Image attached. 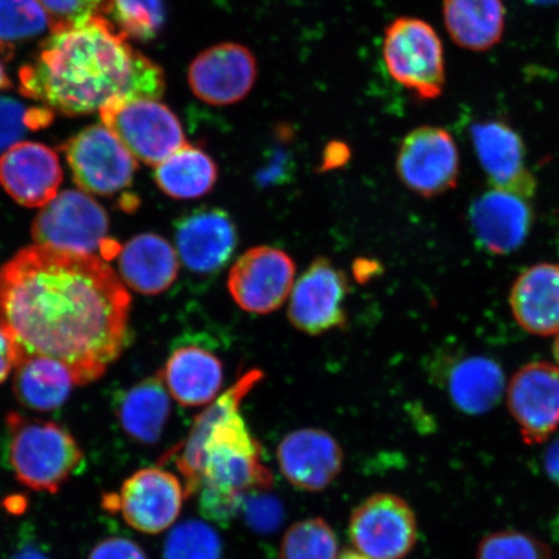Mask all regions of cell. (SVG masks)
<instances>
[{
	"mask_svg": "<svg viewBox=\"0 0 559 559\" xmlns=\"http://www.w3.org/2000/svg\"><path fill=\"white\" fill-rule=\"evenodd\" d=\"M131 297L95 255L34 247L0 269V328L16 362L44 356L62 362L76 384L95 382L128 344Z\"/></svg>",
	"mask_w": 559,
	"mask_h": 559,
	"instance_id": "obj_1",
	"label": "cell"
},
{
	"mask_svg": "<svg viewBox=\"0 0 559 559\" xmlns=\"http://www.w3.org/2000/svg\"><path fill=\"white\" fill-rule=\"evenodd\" d=\"M19 80L26 97L67 116L93 114L114 100H158L166 88L163 68L104 16L52 33Z\"/></svg>",
	"mask_w": 559,
	"mask_h": 559,
	"instance_id": "obj_2",
	"label": "cell"
},
{
	"mask_svg": "<svg viewBox=\"0 0 559 559\" xmlns=\"http://www.w3.org/2000/svg\"><path fill=\"white\" fill-rule=\"evenodd\" d=\"M262 379L261 370H249L209 404L194 419L185 442L167 454L177 464L188 496L199 493L205 519L227 523L235 519L245 498L274 481L263 464L262 447L240 414L245 396Z\"/></svg>",
	"mask_w": 559,
	"mask_h": 559,
	"instance_id": "obj_3",
	"label": "cell"
},
{
	"mask_svg": "<svg viewBox=\"0 0 559 559\" xmlns=\"http://www.w3.org/2000/svg\"><path fill=\"white\" fill-rule=\"evenodd\" d=\"M5 426L7 459L19 484L58 493L82 469L85 454L64 426L16 412L7 416Z\"/></svg>",
	"mask_w": 559,
	"mask_h": 559,
	"instance_id": "obj_4",
	"label": "cell"
},
{
	"mask_svg": "<svg viewBox=\"0 0 559 559\" xmlns=\"http://www.w3.org/2000/svg\"><path fill=\"white\" fill-rule=\"evenodd\" d=\"M382 52L391 79L418 99L435 100L443 94L444 48L429 23L408 16L394 20L384 31Z\"/></svg>",
	"mask_w": 559,
	"mask_h": 559,
	"instance_id": "obj_5",
	"label": "cell"
},
{
	"mask_svg": "<svg viewBox=\"0 0 559 559\" xmlns=\"http://www.w3.org/2000/svg\"><path fill=\"white\" fill-rule=\"evenodd\" d=\"M109 219L99 202L85 192L64 191L40 209L32 235L40 247L69 253L105 257L118 253L117 242L108 239Z\"/></svg>",
	"mask_w": 559,
	"mask_h": 559,
	"instance_id": "obj_6",
	"label": "cell"
},
{
	"mask_svg": "<svg viewBox=\"0 0 559 559\" xmlns=\"http://www.w3.org/2000/svg\"><path fill=\"white\" fill-rule=\"evenodd\" d=\"M99 111L105 128L140 163L157 166L187 144L179 118L158 100H114Z\"/></svg>",
	"mask_w": 559,
	"mask_h": 559,
	"instance_id": "obj_7",
	"label": "cell"
},
{
	"mask_svg": "<svg viewBox=\"0 0 559 559\" xmlns=\"http://www.w3.org/2000/svg\"><path fill=\"white\" fill-rule=\"evenodd\" d=\"M187 498L177 475L163 467H146L126 479L120 491L104 495L103 507L120 513L139 533L156 535L173 526Z\"/></svg>",
	"mask_w": 559,
	"mask_h": 559,
	"instance_id": "obj_8",
	"label": "cell"
},
{
	"mask_svg": "<svg viewBox=\"0 0 559 559\" xmlns=\"http://www.w3.org/2000/svg\"><path fill=\"white\" fill-rule=\"evenodd\" d=\"M348 536L370 559H404L417 543L416 514L400 496L374 493L354 509Z\"/></svg>",
	"mask_w": 559,
	"mask_h": 559,
	"instance_id": "obj_9",
	"label": "cell"
},
{
	"mask_svg": "<svg viewBox=\"0 0 559 559\" xmlns=\"http://www.w3.org/2000/svg\"><path fill=\"white\" fill-rule=\"evenodd\" d=\"M68 165L82 191L114 195L131 186L138 170L134 156L104 124L88 126L64 144Z\"/></svg>",
	"mask_w": 559,
	"mask_h": 559,
	"instance_id": "obj_10",
	"label": "cell"
},
{
	"mask_svg": "<svg viewBox=\"0 0 559 559\" xmlns=\"http://www.w3.org/2000/svg\"><path fill=\"white\" fill-rule=\"evenodd\" d=\"M402 183L421 198H436L457 185L460 153L451 132L419 126L404 138L396 156Z\"/></svg>",
	"mask_w": 559,
	"mask_h": 559,
	"instance_id": "obj_11",
	"label": "cell"
},
{
	"mask_svg": "<svg viewBox=\"0 0 559 559\" xmlns=\"http://www.w3.org/2000/svg\"><path fill=\"white\" fill-rule=\"evenodd\" d=\"M296 263L285 251L257 247L245 251L228 276V290L241 310L265 314L280 309L295 286Z\"/></svg>",
	"mask_w": 559,
	"mask_h": 559,
	"instance_id": "obj_12",
	"label": "cell"
},
{
	"mask_svg": "<svg viewBox=\"0 0 559 559\" xmlns=\"http://www.w3.org/2000/svg\"><path fill=\"white\" fill-rule=\"evenodd\" d=\"M348 278L326 258H318L293 286L288 317L298 331L319 335L347 323Z\"/></svg>",
	"mask_w": 559,
	"mask_h": 559,
	"instance_id": "obj_13",
	"label": "cell"
},
{
	"mask_svg": "<svg viewBox=\"0 0 559 559\" xmlns=\"http://www.w3.org/2000/svg\"><path fill=\"white\" fill-rule=\"evenodd\" d=\"M510 415L520 426L524 443L547 442L559 428V368L536 361L522 367L508 390Z\"/></svg>",
	"mask_w": 559,
	"mask_h": 559,
	"instance_id": "obj_14",
	"label": "cell"
},
{
	"mask_svg": "<svg viewBox=\"0 0 559 559\" xmlns=\"http://www.w3.org/2000/svg\"><path fill=\"white\" fill-rule=\"evenodd\" d=\"M257 75L253 52L233 41L207 48L188 68V83L194 96L215 107L245 99L254 87Z\"/></svg>",
	"mask_w": 559,
	"mask_h": 559,
	"instance_id": "obj_15",
	"label": "cell"
},
{
	"mask_svg": "<svg viewBox=\"0 0 559 559\" xmlns=\"http://www.w3.org/2000/svg\"><path fill=\"white\" fill-rule=\"evenodd\" d=\"M178 257L192 274H218L233 258L239 236L226 210L199 207L180 216L175 225Z\"/></svg>",
	"mask_w": 559,
	"mask_h": 559,
	"instance_id": "obj_16",
	"label": "cell"
},
{
	"mask_svg": "<svg viewBox=\"0 0 559 559\" xmlns=\"http://www.w3.org/2000/svg\"><path fill=\"white\" fill-rule=\"evenodd\" d=\"M277 463L286 480L306 492L330 487L344 467V451L324 430L300 429L286 436L277 447Z\"/></svg>",
	"mask_w": 559,
	"mask_h": 559,
	"instance_id": "obj_17",
	"label": "cell"
},
{
	"mask_svg": "<svg viewBox=\"0 0 559 559\" xmlns=\"http://www.w3.org/2000/svg\"><path fill=\"white\" fill-rule=\"evenodd\" d=\"M471 138L477 158L493 188L531 198L536 180L526 164V148L519 132L501 121L474 123Z\"/></svg>",
	"mask_w": 559,
	"mask_h": 559,
	"instance_id": "obj_18",
	"label": "cell"
},
{
	"mask_svg": "<svg viewBox=\"0 0 559 559\" xmlns=\"http://www.w3.org/2000/svg\"><path fill=\"white\" fill-rule=\"evenodd\" d=\"M62 169L55 151L39 143H17L0 157V186L19 205L44 207L58 195Z\"/></svg>",
	"mask_w": 559,
	"mask_h": 559,
	"instance_id": "obj_19",
	"label": "cell"
},
{
	"mask_svg": "<svg viewBox=\"0 0 559 559\" xmlns=\"http://www.w3.org/2000/svg\"><path fill=\"white\" fill-rule=\"evenodd\" d=\"M469 218L481 247L493 254L507 255L526 241L534 215L528 199L493 188L473 202Z\"/></svg>",
	"mask_w": 559,
	"mask_h": 559,
	"instance_id": "obj_20",
	"label": "cell"
},
{
	"mask_svg": "<svg viewBox=\"0 0 559 559\" xmlns=\"http://www.w3.org/2000/svg\"><path fill=\"white\" fill-rule=\"evenodd\" d=\"M159 374L174 400L190 408L213 403L225 381L218 356L193 344L174 349Z\"/></svg>",
	"mask_w": 559,
	"mask_h": 559,
	"instance_id": "obj_21",
	"label": "cell"
},
{
	"mask_svg": "<svg viewBox=\"0 0 559 559\" xmlns=\"http://www.w3.org/2000/svg\"><path fill=\"white\" fill-rule=\"evenodd\" d=\"M510 309L524 331L559 334V264L540 263L522 272L509 297Z\"/></svg>",
	"mask_w": 559,
	"mask_h": 559,
	"instance_id": "obj_22",
	"label": "cell"
},
{
	"mask_svg": "<svg viewBox=\"0 0 559 559\" xmlns=\"http://www.w3.org/2000/svg\"><path fill=\"white\" fill-rule=\"evenodd\" d=\"M122 282L140 295L156 296L178 277L179 257L169 241L155 234L130 240L120 251Z\"/></svg>",
	"mask_w": 559,
	"mask_h": 559,
	"instance_id": "obj_23",
	"label": "cell"
},
{
	"mask_svg": "<svg viewBox=\"0 0 559 559\" xmlns=\"http://www.w3.org/2000/svg\"><path fill=\"white\" fill-rule=\"evenodd\" d=\"M171 412L163 377H150L126 390L116 403V416L126 436L140 444H156Z\"/></svg>",
	"mask_w": 559,
	"mask_h": 559,
	"instance_id": "obj_24",
	"label": "cell"
},
{
	"mask_svg": "<svg viewBox=\"0 0 559 559\" xmlns=\"http://www.w3.org/2000/svg\"><path fill=\"white\" fill-rule=\"evenodd\" d=\"M447 33L459 47L486 52L506 33L507 9L502 0H443Z\"/></svg>",
	"mask_w": 559,
	"mask_h": 559,
	"instance_id": "obj_25",
	"label": "cell"
},
{
	"mask_svg": "<svg viewBox=\"0 0 559 559\" xmlns=\"http://www.w3.org/2000/svg\"><path fill=\"white\" fill-rule=\"evenodd\" d=\"M445 389L454 407L463 414L486 415L504 395V370L486 356H469L451 367Z\"/></svg>",
	"mask_w": 559,
	"mask_h": 559,
	"instance_id": "obj_26",
	"label": "cell"
},
{
	"mask_svg": "<svg viewBox=\"0 0 559 559\" xmlns=\"http://www.w3.org/2000/svg\"><path fill=\"white\" fill-rule=\"evenodd\" d=\"M15 368L13 393L27 409L50 412L60 408L76 384L67 366L44 356L20 360Z\"/></svg>",
	"mask_w": 559,
	"mask_h": 559,
	"instance_id": "obj_27",
	"label": "cell"
},
{
	"mask_svg": "<svg viewBox=\"0 0 559 559\" xmlns=\"http://www.w3.org/2000/svg\"><path fill=\"white\" fill-rule=\"evenodd\" d=\"M218 166L204 150L186 144L157 165L159 190L175 200H194L207 194L218 181Z\"/></svg>",
	"mask_w": 559,
	"mask_h": 559,
	"instance_id": "obj_28",
	"label": "cell"
},
{
	"mask_svg": "<svg viewBox=\"0 0 559 559\" xmlns=\"http://www.w3.org/2000/svg\"><path fill=\"white\" fill-rule=\"evenodd\" d=\"M51 31L40 0H0V56L10 60L20 45Z\"/></svg>",
	"mask_w": 559,
	"mask_h": 559,
	"instance_id": "obj_29",
	"label": "cell"
},
{
	"mask_svg": "<svg viewBox=\"0 0 559 559\" xmlns=\"http://www.w3.org/2000/svg\"><path fill=\"white\" fill-rule=\"evenodd\" d=\"M338 540L323 519L299 521L286 531L280 559H337Z\"/></svg>",
	"mask_w": 559,
	"mask_h": 559,
	"instance_id": "obj_30",
	"label": "cell"
},
{
	"mask_svg": "<svg viewBox=\"0 0 559 559\" xmlns=\"http://www.w3.org/2000/svg\"><path fill=\"white\" fill-rule=\"evenodd\" d=\"M104 13L124 37L140 41L156 39L165 23L163 0H109Z\"/></svg>",
	"mask_w": 559,
	"mask_h": 559,
	"instance_id": "obj_31",
	"label": "cell"
},
{
	"mask_svg": "<svg viewBox=\"0 0 559 559\" xmlns=\"http://www.w3.org/2000/svg\"><path fill=\"white\" fill-rule=\"evenodd\" d=\"M222 556L219 534L199 520H188L173 528L163 550V559H222Z\"/></svg>",
	"mask_w": 559,
	"mask_h": 559,
	"instance_id": "obj_32",
	"label": "cell"
},
{
	"mask_svg": "<svg viewBox=\"0 0 559 559\" xmlns=\"http://www.w3.org/2000/svg\"><path fill=\"white\" fill-rule=\"evenodd\" d=\"M53 120L47 107H25L12 97H0V152H5L26 134L27 130L46 128Z\"/></svg>",
	"mask_w": 559,
	"mask_h": 559,
	"instance_id": "obj_33",
	"label": "cell"
},
{
	"mask_svg": "<svg viewBox=\"0 0 559 559\" xmlns=\"http://www.w3.org/2000/svg\"><path fill=\"white\" fill-rule=\"evenodd\" d=\"M475 559H554L547 544L515 530L498 531L478 545Z\"/></svg>",
	"mask_w": 559,
	"mask_h": 559,
	"instance_id": "obj_34",
	"label": "cell"
},
{
	"mask_svg": "<svg viewBox=\"0 0 559 559\" xmlns=\"http://www.w3.org/2000/svg\"><path fill=\"white\" fill-rule=\"evenodd\" d=\"M109 0H40L50 20L51 32L72 29L103 16Z\"/></svg>",
	"mask_w": 559,
	"mask_h": 559,
	"instance_id": "obj_35",
	"label": "cell"
},
{
	"mask_svg": "<svg viewBox=\"0 0 559 559\" xmlns=\"http://www.w3.org/2000/svg\"><path fill=\"white\" fill-rule=\"evenodd\" d=\"M87 559H150L139 544L126 537H108L97 543Z\"/></svg>",
	"mask_w": 559,
	"mask_h": 559,
	"instance_id": "obj_36",
	"label": "cell"
},
{
	"mask_svg": "<svg viewBox=\"0 0 559 559\" xmlns=\"http://www.w3.org/2000/svg\"><path fill=\"white\" fill-rule=\"evenodd\" d=\"M16 366V348L7 333L0 328V383H3Z\"/></svg>",
	"mask_w": 559,
	"mask_h": 559,
	"instance_id": "obj_37",
	"label": "cell"
},
{
	"mask_svg": "<svg viewBox=\"0 0 559 559\" xmlns=\"http://www.w3.org/2000/svg\"><path fill=\"white\" fill-rule=\"evenodd\" d=\"M543 463L545 473L559 486V437L545 451Z\"/></svg>",
	"mask_w": 559,
	"mask_h": 559,
	"instance_id": "obj_38",
	"label": "cell"
},
{
	"mask_svg": "<svg viewBox=\"0 0 559 559\" xmlns=\"http://www.w3.org/2000/svg\"><path fill=\"white\" fill-rule=\"evenodd\" d=\"M345 146L344 145H333L331 146V152L328 153L325 156L326 159V166H334L335 164H344V158H347L348 153H344Z\"/></svg>",
	"mask_w": 559,
	"mask_h": 559,
	"instance_id": "obj_39",
	"label": "cell"
},
{
	"mask_svg": "<svg viewBox=\"0 0 559 559\" xmlns=\"http://www.w3.org/2000/svg\"><path fill=\"white\" fill-rule=\"evenodd\" d=\"M11 559H50L46 557L41 551L35 548H25L20 550L19 554L13 556Z\"/></svg>",
	"mask_w": 559,
	"mask_h": 559,
	"instance_id": "obj_40",
	"label": "cell"
},
{
	"mask_svg": "<svg viewBox=\"0 0 559 559\" xmlns=\"http://www.w3.org/2000/svg\"><path fill=\"white\" fill-rule=\"evenodd\" d=\"M337 559H370L356 549H346L342 551Z\"/></svg>",
	"mask_w": 559,
	"mask_h": 559,
	"instance_id": "obj_41",
	"label": "cell"
},
{
	"mask_svg": "<svg viewBox=\"0 0 559 559\" xmlns=\"http://www.w3.org/2000/svg\"><path fill=\"white\" fill-rule=\"evenodd\" d=\"M11 87V81L9 75H7L3 62L0 61V91L7 90Z\"/></svg>",
	"mask_w": 559,
	"mask_h": 559,
	"instance_id": "obj_42",
	"label": "cell"
},
{
	"mask_svg": "<svg viewBox=\"0 0 559 559\" xmlns=\"http://www.w3.org/2000/svg\"><path fill=\"white\" fill-rule=\"evenodd\" d=\"M526 2L535 5H555L559 3V0H526Z\"/></svg>",
	"mask_w": 559,
	"mask_h": 559,
	"instance_id": "obj_43",
	"label": "cell"
},
{
	"mask_svg": "<svg viewBox=\"0 0 559 559\" xmlns=\"http://www.w3.org/2000/svg\"><path fill=\"white\" fill-rule=\"evenodd\" d=\"M554 355L557 362V367L559 368V334L557 335L555 346H554Z\"/></svg>",
	"mask_w": 559,
	"mask_h": 559,
	"instance_id": "obj_44",
	"label": "cell"
}]
</instances>
